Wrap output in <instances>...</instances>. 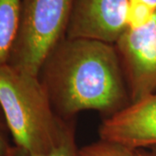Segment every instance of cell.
I'll list each match as a JSON object with an SVG mask.
<instances>
[{
	"instance_id": "obj_5",
	"label": "cell",
	"mask_w": 156,
	"mask_h": 156,
	"mask_svg": "<svg viewBox=\"0 0 156 156\" xmlns=\"http://www.w3.org/2000/svg\"><path fill=\"white\" fill-rule=\"evenodd\" d=\"M129 0H73L66 38L115 44L128 27Z\"/></svg>"
},
{
	"instance_id": "obj_1",
	"label": "cell",
	"mask_w": 156,
	"mask_h": 156,
	"mask_svg": "<svg viewBox=\"0 0 156 156\" xmlns=\"http://www.w3.org/2000/svg\"><path fill=\"white\" fill-rule=\"evenodd\" d=\"M38 76L64 121L88 109L111 116L130 104L115 44L65 37L47 56Z\"/></svg>"
},
{
	"instance_id": "obj_7",
	"label": "cell",
	"mask_w": 156,
	"mask_h": 156,
	"mask_svg": "<svg viewBox=\"0 0 156 156\" xmlns=\"http://www.w3.org/2000/svg\"><path fill=\"white\" fill-rule=\"evenodd\" d=\"M22 0H0V67L6 65L17 38Z\"/></svg>"
},
{
	"instance_id": "obj_12",
	"label": "cell",
	"mask_w": 156,
	"mask_h": 156,
	"mask_svg": "<svg viewBox=\"0 0 156 156\" xmlns=\"http://www.w3.org/2000/svg\"><path fill=\"white\" fill-rule=\"evenodd\" d=\"M148 154H150V156H156V146L152 147L149 148Z\"/></svg>"
},
{
	"instance_id": "obj_6",
	"label": "cell",
	"mask_w": 156,
	"mask_h": 156,
	"mask_svg": "<svg viewBox=\"0 0 156 156\" xmlns=\"http://www.w3.org/2000/svg\"><path fill=\"white\" fill-rule=\"evenodd\" d=\"M99 134L102 140L132 149L156 146V94L108 117L101 125Z\"/></svg>"
},
{
	"instance_id": "obj_2",
	"label": "cell",
	"mask_w": 156,
	"mask_h": 156,
	"mask_svg": "<svg viewBox=\"0 0 156 156\" xmlns=\"http://www.w3.org/2000/svg\"><path fill=\"white\" fill-rule=\"evenodd\" d=\"M0 108L15 147L30 154L49 153L74 125L57 115L39 76L9 64L0 67Z\"/></svg>"
},
{
	"instance_id": "obj_11",
	"label": "cell",
	"mask_w": 156,
	"mask_h": 156,
	"mask_svg": "<svg viewBox=\"0 0 156 156\" xmlns=\"http://www.w3.org/2000/svg\"><path fill=\"white\" fill-rule=\"evenodd\" d=\"M140 2L148 6L153 11H156V0H139Z\"/></svg>"
},
{
	"instance_id": "obj_8",
	"label": "cell",
	"mask_w": 156,
	"mask_h": 156,
	"mask_svg": "<svg viewBox=\"0 0 156 156\" xmlns=\"http://www.w3.org/2000/svg\"><path fill=\"white\" fill-rule=\"evenodd\" d=\"M78 156H140V149H132L101 140L80 148Z\"/></svg>"
},
{
	"instance_id": "obj_4",
	"label": "cell",
	"mask_w": 156,
	"mask_h": 156,
	"mask_svg": "<svg viewBox=\"0 0 156 156\" xmlns=\"http://www.w3.org/2000/svg\"><path fill=\"white\" fill-rule=\"evenodd\" d=\"M115 46L130 103L156 94V11L143 25L127 29Z\"/></svg>"
},
{
	"instance_id": "obj_3",
	"label": "cell",
	"mask_w": 156,
	"mask_h": 156,
	"mask_svg": "<svg viewBox=\"0 0 156 156\" xmlns=\"http://www.w3.org/2000/svg\"><path fill=\"white\" fill-rule=\"evenodd\" d=\"M73 0H22L17 38L7 64L38 76L47 56L65 38Z\"/></svg>"
},
{
	"instance_id": "obj_10",
	"label": "cell",
	"mask_w": 156,
	"mask_h": 156,
	"mask_svg": "<svg viewBox=\"0 0 156 156\" xmlns=\"http://www.w3.org/2000/svg\"><path fill=\"white\" fill-rule=\"evenodd\" d=\"M7 131L8 127L0 108V156H14L15 147L11 146L7 139Z\"/></svg>"
},
{
	"instance_id": "obj_13",
	"label": "cell",
	"mask_w": 156,
	"mask_h": 156,
	"mask_svg": "<svg viewBox=\"0 0 156 156\" xmlns=\"http://www.w3.org/2000/svg\"><path fill=\"white\" fill-rule=\"evenodd\" d=\"M140 156H150V154H149L148 152H147V151L140 149Z\"/></svg>"
},
{
	"instance_id": "obj_9",
	"label": "cell",
	"mask_w": 156,
	"mask_h": 156,
	"mask_svg": "<svg viewBox=\"0 0 156 156\" xmlns=\"http://www.w3.org/2000/svg\"><path fill=\"white\" fill-rule=\"evenodd\" d=\"M78 151L79 149L75 141L74 125H72L61 142L49 153L44 154H35L18 149L15 147L14 156H78Z\"/></svg>"
}]
</instances>
